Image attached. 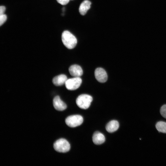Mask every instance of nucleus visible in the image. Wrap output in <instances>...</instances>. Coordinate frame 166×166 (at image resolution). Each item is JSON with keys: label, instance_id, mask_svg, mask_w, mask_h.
<instances>
[{"label": "nucleus", "instance_id": "obj_1", "mask_svg": "<svg viewBox=\"0 0 166 166\" xmlns=\"http://www.w3.org/2000/svg\"><path fill=\"white\" fill-rule=\"evenodd\" d=\"M61 39L64 45L68 49H71L74 48L77 44L76 38L70 32L65 30L62 34Z\"/></svg>", "mask_w": 166, "mask_h": 166}, {"label": "nucleus", "instance_id": "obj_2", "mask_svg": "<svg viewBox=\"0 0 166 166\" xmlns=\"http://www.w3.org/2000/svg\"><path fill=\"white\" fill-rule=\"evenodd\" d=\"M92 101L93 98L91 96L87 94H82L77 97L76 100V103L80 108L86 109L89 108Z\"/></svg>", "mask_w": 166, "mask_h": 166}, {"label": "nucleus", "instance_id": "obj_3", "mask_svg": "<svg viewBox=\"0 0 166 166\" xmlns=\"http://www.w3.org/2000/svg\"><path fill=\"white\" fill-rule=\"evenodd\" d=\"M53 148L57 152L65 153L70 149V146L69 142L65 139H60L56 141L53 144Z\"/></svg>", "mask_w": 166, "mask_h": 166}, {"label": "nucleus", "instance_id": "obj_4", "mask_svg": "<svg viewBox=\"0 0 166 166\" xmlns=\"http://www.w3.org/2000/svg\"><path fill=\"white\" fill-rule=\"evenodd\" d=\"M82 117L79 115H71L65 120L66 124L70 127H75L81 125L83 122Z\"/></svg>", "mask_w": 166, "mask_h": 166}, {"label": "nucleus", "instance_id": "obj_5", "mask_svg": "<svg viewBox=\"0 0 166 166\" xmlns=\"http://www.w3.org/2000/svg\"><path fill=\"white\" fill-rule=\"evenodd\" d=\"M82 80L80 77H74L67 79L65 83V86L67 89L73 90L77 89L81 85Z\"/></svg>", "mask_w": 166, "mask_h": 166}, {"label": "nucleus", "instance_id": "obj_6", "mask_svg": "<svg viewBox=\"0 0 166 166\" xmlns=\"http://www.w3.org/2000/svg\"><path fill=\"white\" fill-rule=\"evenodd\" d=\"M96 79L100 82L104 83L107 80L108 76L105 71L101 68H97L94 72Z\"/></svg>", "mask_w": 166, "mask_h": 166}, {"label": "nucleus", "instance_id": "obj_7", "mask_svg": "<svg viewBox=\"0 0 166 166\" xmlns=\"http://www.w3.org/2000/svg\"><path fill=\"white\" fill-rule=\"evenodd\" d=\"M53 104L54 108L58 111H63L67 108L66 104L61 100L58 96L55 97L53 98Z\"/></svg>", "mask_w": 166, "mask_h": 166}, {"label": "nucleus", "instance_id": "obj_8", "mask_svg": "<svg viewBox=\"0 0 166 166\" xmlns=\"http://www.w3.org/2000/svg\"><path fill=\"white\" fill-rule=\"evenodd\" d=\"M69 70L70 74L74 77H79L82 76L83 73L81 68L77 65H71L69 67Z\"/></svg>", "mask_w": 166, "mask_h": 166}, {"label": "nucleus", "instance_id": "obj_9", "mask_svg": "<svg viewBox=\"0 0 166 166\" xmlns=\"http://www.w3.org/2000/svg\"><path fill=\"white\" fill-rule=\"evenodd\" d=\"M92 140L95 144H101L105 141V137L103 134L97 131L94 133L92 137Z\"/></svg>", "mask_w": 166, "mask_h": 166}, {"label": "nucleus", "instance_id": "obj_10", "mask_svg": "<svg viewBox=\"0 0 166 166\" xmlns=\"http://www.w3.org/2000/svg\"><path fill=\"white\" fill-rule=\"evenodd\" d=\"M67 80V76L62 74L54 77L52 80V82L55 85L59 86L65 84Z\"/></svg>", "mask_w": 166, "mask_h": 166}, {"label": "nucleus", "instance_id": "obj_11", "mask_svg": "<svg viewBox=\"0 0 166 166\" xmlns=\"http://www.w3.org/2000/svg\"><path fill=\"white\" fill-rule=\"evenodd\" d=\"M119 126L118 122L116 120H113L107 124L105 128L108 132L112 133L117 131L119 128Z\"/></svg>", "mask_w": 166, "mask_h": 166}, {"label": "nucleus", "instance_id": "obj_12", "mask_svg": "<svg viewBox=\"0 0 166 166\" xmlns=\"http://www.w3.org/2000/svg\"><path fill=\"white\" fill-rule=\"evenodd\" d=\"M91 2L88 0L83 1L80 4L79 8V12L82 15H85L90 7Z\"/></svg>", "mask_w": 166, "mask_h": 166}, {"label": "nucleus", "instance_id": "obj_13", "mask_svg": "<svg viewBox=\"0 0 166 166\" xmlns=\"http://www.w3.org/2000/svg\"><path fill=\"white\" fill-rule=\"evenodd\" d=\"M157 130L159 132L166 133V122L162 121L157 122L156 125Z\"/></svg>", "mask_w": 166, "mask_h": 166}, {"label": "nucleus", "instance_id": "obj_14", "mask_svg": "<svg viewBox=\"0 0 166 166\" xmlns=\"http://www.w3.org/2000/svg\"><path fill=\"white\" fill-rule=\"evenodd\" d=\"M160 112L161 116L166 119V104L161 106L160 109Z\"/></svg>", "mask_w": 166, "mask_h": 166}, {"label": "nucleus", "instance_id": "obj_15", "mask_svg": "<svg viewBox=\"0 0 166 166\" xmlns=\"http://www.w3.org/2000/svg\"><path fill=\"white\" fill-rule=\"evenodd\" d=\"M7 16L6 14L0 15V26H1L6 21Z\"/></svg>", "mask_w": 166, "mask_h": 166}, {"label": "nucleus", "instance_id": "obj_16", "mask_svg": "<svg viewBox=\"0 0 166 166\" xmlns=\"http://www.w3.org/2000/svg\"><path fill=\"white\" fill-rule=\"evenodd\" d=\"M57 2L62 5H65L68 4L70 0H56Z\"/></svg>", "mask_w": 166, "mask_h": 166}, {"label": "nucleus", "instance_id": "obj_17", "mask_svg": "<svg viewBox=\"0 0 166 166\" xmlns=\"http://www.w3.org/2000/svg\"><path fill=\"white\" fill-rule=\"evenodd\" d=\"M6 10V8L4 6H1L0 7V15L4 14V13Z\"/></svg>", "mask_w": 166, "mask_h": 166}]
</instances>
